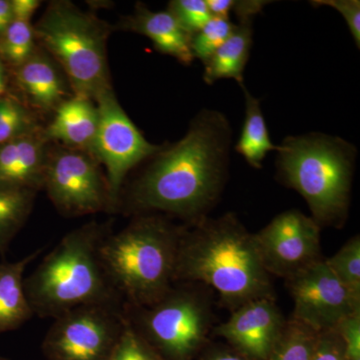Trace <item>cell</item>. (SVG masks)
Instances as JSON below:
<instances>
[{"label": "cell", "instance_id": "cell-36", "mask_svg": "<svg viewBox=\"0 0 360 360\" xmlns=\"http://www.w3.org/2000/svg\"><path fill=\"white\" fill-rule=\"evenodd\" d=\"M212 360H243L240 357L231 354H219L213 357Z\"/></svg>", "mask_w": 360, "mask_h": 360}, {"label": "cell", "instance_id": "cell-1", "mask_svg": "<svg viewBox=\"0 0 360 360\" xmlns=\"http://www.w3.org/2000/svg\"><path fill=\"white\" fill-rule=\"evenodd\" d=\"M232 129L219 110L203 108L180 141L161 146L125 198L129 212L202 219L229 175Z\"/></svg>", "mask_w": 360, "mask_h": 360}, {"label": "cell", "instance_id": "cell-37", "mask_svg": "<svg viewBox=\"0 0 360 360\" xmlns=\"http://www.w3.org/2000/svg\"><path fill=\"white\" fill-rule=\"evenodd\" d=\"M0 360H7L6 359H4V357H0Z\"/></svg>", "mask_w": 360, "mask_h": 360}, {"label": "cell", "instance_id": "cell-12", "mask_svg": "<svg viewBox=\"0 0 360 360\" xmlns=\"http://www.w3.org/2000/svg\"><path fill=\"white\" fill-rule=\"evenodd\" d=\"M319 225L298 210L281 213L253 236L269 274L290 277L319 260Z\"/></svg>", "mask_w": 360, "mask_h": 360}, {"label": "cell", "instance_id": "cell-29", "mask_svg": "<svg viewBox=\"0 0 360 360\" xmlns=\"http://www.w3.org/2000/svg\"><path fill=\"white\" fill-rule=\"evenodd\" d=\"M315 7L329 6L342 15L348 30L354 37L357 49L360 47V1L359 0H314L310 1Z\"/></svg>", "mask_w": 360, "mask_h": 360}, {"label": "cell", "instance_id": "cell-3", "mask_svg": "<svg viewBox=\"0 0 360 360\" xmlns=\"http://www.w3.org/2000/svg\"><path fill=\"white\" fill-rule=\"evenodd\" d=\"M110 232L108 224L92 221L63 236L25 279L33 314L56 319L87 305H124L101 262V243Z\"/></svg>", "mask_w": 360, "mask_h": 360}, {"label": "cell", "instance_id": "cell-15", "mask_svg": "<svg viewBox=\"0 0 360 360\" xmlns=\"http://www.w3.org/2000/svg\"><path fill=\"white\" fill-rule=\"evenodd\" d=\"M49 149L44 127L0 144V184L42 189Z\"/></svg>", "mask_w": 360, "mask_h": 360}, {"label": "cell", "instance_id": "cell-17", "mask_svg": "<svg viewBox=\"0 0 360 360\" xmlns=\"http://www.w3.org/2000/svg\"><path fill=\"white\" fill-rule=\"evenodd\" d=\"M97 127L98 110L94 101L73 94L54 111L51 123L44 127V134L49 142L92 155Z\"/></svg>", "mask_w": 360, "mask_h": 360}, {"label": "cell", "instance_id": "cell-31", "mask_svg": "<svg viewBox=\"0 0 360 360\" xmlns=\"http://www.w3.org/2000/svg\"><path fill=\"white\" fill-rule=\"evenodd\" d=\"M341 341L333 329L326 331L316 341L311 360H343L345 343Z\"/></svg>", "mask_w": 360, "mask_h": 360}, {"label": "cell", "instance_id": "cell-14", "mask_svg": "<svg viewBox=\"0 0 360 360\" xmlns=\"http://www.w3.org/2000/svg\"><path fill=\"white\" fill-rule=\"evenodd\" d=\"M14 86L20 94V101L30 110L42 113H53L61 103L70 98L65 73L58 63L37 47L32 58L23 65L8 70Z\"/></svg>", "mask_w": 360, "mask_h": 360}, {"label": "cell", "instance_id": "cell-9", "mask_svg": "<svg viewBox=\"0 0 360 360\" xmlns=\"http://www.w3.org/2000/svg\"><path fill=\"white\" fill-rule=\"evenodd\" d=\"M98 127L92 155L105 167L113 212L120 202L123 182L130 170L149 160L161 146L150 143L116 98L112 87L96 98Z\"/></svg>", "mask_w": 360, "mask_h": 360}, {"label": "cell", "instance_id": "cell-19", "mask_svg": "<svg viewBox=\"0 0 360 360\" xmlns=\"http://www.w3.org/2000/svg\"><path fill=\"white\" fill-rule=\"evenodd\" d=\"M253 18H239L231 37L208 59L203 71V82L214 84L217 80L231 78L245 85L243 72L253 44Z\"/></svg>", "mask_w": 360, "mask_h": 360}, {"label": "cell", "instance_id": "cell-21", "mask_svg": "<svg viewBox=\"0 0 360 360\" xmlns=\"http://www.w3.org/2000/svg\"><path fill=\"white\" fill-rule=\"evenodd\" d=\"M37 191L0 184V255H6L13 238L25 226Z\"/></svg>", "mask_w": 360, "mask_h": 360}, {"label": "cell", "instance_id": "cell-24", "mask_svg": "<svg viewBox=\"0 0 360 360\" xmlns=\"http://www.w3.org/2000/svg\"><path fill=\"white\" fill-rule=\"evenodd\" d=\"M314 333L295 321L284 335L281 333L270 354L271 360H311L317 341L312 335Z\"/></svg>", "mask_w": 360, "mask_h": 360}, {"label": "cell", "instance_id": "cell-8", "mask_svg": "<svg viewBox=\"0 0 360 360\" xmlns=\"http://www.w3.org/2000/svg\"><path fill=\"white\" fill-rule=\"evenodd\" d=\"M101 165L87 151L49 146L42 189L65 217L113 212L108 180Z\"/></svg>", "mask_w": 360, "mask_h": 360}, {"label": "cell", "instance_id": "cell-34", "mask_svg": "<svg viewBox=\"0 0 360 360\" xmlns=\"http://www.w3.org/2000/svg\"><path fill=\"white\" fill-rule=\"evenodd\" d=\"M14 20L11 0H0V37Z\"/></svg>", "mask_w": 360, "mask_h": 360}, {"label": "cell", "instance_id": "cell-16", "mask_svg": "<svg viewBox=\"0 0 360 360\" xmlns=\"http://www.w3.org/2000/svg\"><path fill=\"white\" fill-rule=\"evenodd\" d=\"M122 30L148 37L160 53L172 56L184 65L193 61L191 51V37L168 11H153L141 2L135 6L134 13L123 18Z\"/></svg>", "mask_w": 360, "mask_h": 360}, {"label": "cell", "instance_id": "cell-5", "mask_svg": "<svg viewBox=\"0 0 360 360\" xmlns=\"http://www.w3.org/2000/svg\"><path fill=\"white\" fill-rule=\"evenodd\" d=\"M277 174L304 198L317 224L340 225L349 206L357 148L340 136L309 132L285 137L276 150Z\"/></svg>", "mask_w": 360, "mask_h": 360}, {"label": "cell", "instance_id": "cell-22", "mask_svg": "<svg viewBox=\"0 0 360 360\" xmlns=\"http://www.w3.org/2000/svg\"><path fill=\"white\" fill-rule=\"evenodd\" d=\"M37 39L32 21L16 20L0 37V59L7 70L18 68L37 51Z\"/></svg>", "mask_w": 360, "mask_h": 360}, {"label": "cell", "instance_id": "cell-28", "mask_svg": "<svg viewBox=\"0 0 360 360\" xmlns=\"http://www.w3.org/2000/svg\"><path fill=\"white\" fill-rule=\"evenodd\" d=\"M110 360H165L130 324L127 317L124 329Z\"/></svg>", "mask_w": 360, "mask_h": 360}, {"label": "cell", "instance_id": "cell-35", "mask_svg": "<svg viewBox=\"0 0 360 360\" xmlns=\"http://www.w3.org/2000/svg\"><path fill=\"white\" fill-rule=\"evenodd\" d=\"M9 73L6 65L0 59V99L9 94Z\"/></svg>", "mask_w": 360, "mask_h": 360}, {"label": "cell", "instance_id": "cell-25", "mask_svg": "<svg viewBox=\"0 0 360 360\" xmlns=\"http://www.w3.org/2000/svg\"><path fill=\"white\" fill-rule=\"evenodd\" d=\"M236 25L229 18H212L191 39L193 58L200 59L203 65L231 37Z\"/></svg>", "mask_w": 360, "mask_h": 360}, {"label": "cell", "instance_id": "cell-27", "mask_svg": "<svg viewBox=\"0 0 360 360\" xmlns=\"http://www.w3.org/2000/svg\"><path fill=\"white\" fill-rule=\"evenodd\" d=\"M167 11L191 37L212 18L206 0H172L168 4Z\"/></svg>", "mask_w": 360, "mask_h": 360}, {"label": "cell", "instance_id": "cell-6", "mask_svg": "<svg viewBox=\"0 0 360 360\" xmlns=\"http://www.w3.org/2000/svg\"><path fill=\"white\" fill-rule=\"evenodd\" d=\"M35 39L56 63L75 96L96 101L111 86L108 39L112 27L68 0L47 6L33 26Z\"/></svg>", "mask_w": 360, "mask_h": 360}, {"label": "cell", "instance_id": "cell-4", "mask_svg": "<svg viewBox=\"0 0 360 360\" xmlns=\"http://www.w3.org/2000/svg\"><path fill=\"white\" fill-rule=\"evenodd\" d=\"M180 234L162 217L141 214L104 238L101 262L125 307H150L172 290Z\"/></svg>", "mask_w": 360, "mask_h": 360}, {"label": "cell", "instance_id": "cell-20", "mask_svg": "<svg viewBox=\"0 0 360 360\" xmlns=\"http://www.w3.org/2000/svg\"><path fill=\"white\" fill-rule=\"evenodd\" d=\"M241 89L245 99V117L236 151L251 167L259 169L267 153L276 151L278 146L270 139L260 99L253 96L245 85Z\"/></svg>", "mask_w": 360, "mask_h": 360}, {"label": "cell", "instance_id": "cell-18", "mask_svg": "<svg viewBox=\"0 0 360 360\" xmlns=\"http://www.w3.org/2000/svg\"><path fill=\"white\" fill-rule=\"evenodd\" d=\"M44 250L15 262L0 264V335L15 330L33 316L25 288V271Z\"/></svg>", "mask_w": 360, "mask_h": 360}, {"label": "cell", "instance_id": "cell-30", "mask_svg": "<svg viewBox=\"0 0 360 360\" xmlns=\"http://www.w3.org/2000/svg\"><path fill=\"white\" fill-rule=\"evenodd\" d=\"M340 336L345 343V352L350 359L359 360L360 322L359 314L347 317L338 326Z\"/></svg>", "mask_w": 360, "mask_h": 360}, {"label": "cell", "instance_id": "cell-11", "mask_svg": "<svg viewBox=\"0 0 360 360\" xmlns=\"http://www.w3.org/2000/svg\"><path fill=\"white\" fill-rule=\"evenodd\" d=\"M288 278L295 321L315 333L335 329L359 314V293L341 283L326 262L316 260Z\"/></svg>", "mask_w": 360, "mask_h": 360}, {"label": "cell", "instance_id": "cell-7", "mask_svg": "<svg viewBox=\"0 0 360 360\" xmlns=\"http://www.w3.org/2000/svg\"><path fill=\"white\" fill-rule=\"evenodd\" d=\"M125 322L124 305L77 307L54 319L42 352L46 360H110Z\"/></svg>", "mask_w": 360, "mask_h": 360}, {"label": "cell", "instance_id": "cell-10", "mask_svg": "<svg viewBox=\"0 0 360 360\" xmlns=\"http://www.w3.org/2000/svg\"><path fill=\"white\" fill-rule=\"evenodd\" d=\"M141 314L127 315L135 330L155 352L172 360H186L202 342L207 328L202 305L186 291L170 290Z\"/></svg>", "mask_w": 360, "mask_h": 360}, {"label": "cell", "instance_id": "cell-23", "mask_svg": "<svg viewBox=\"0 0 360 360\" xmlns=\"http://www.w3.org/2000/svg\"><path fill=\"white\" fill-rule=\"evenodd\" d=\"M41 129L34 112L9 92L0 99V144Z\"/></svg>", "mask_w": 360, "mask_h": 360}, {"label": "cell", "instance_id": "cell-33", "mask_svg": "<svg viewBox=\"0 0 360 360\" xmlns=\"http://www.w3.org/2000/svg\"><path fill=\"white\" fill-rule=\"evenodd\" d=\"M212 18H229L234 0H206Z\"/></svg>", "mask_w": 360, "mask_h": 360}, {"label": "cell", "instance_id": "cell-32", "mask_svg": "<svg viewBox=\"0 0 360 360\" xmlns=\"http://www.w3.org/2000/svg\"><path fill=\"white\" fill-rule=\"evenodd\" d=\"M13 18L16 20L32 21V16L37 13L41 4L39 0H11Z\"/></svg>", "mask_w": 360, "mask_h": 360}, {"label": "cell", "instance_id": "cell-26", "mask_svg": "<svg viewBox=\"0 0 360 360\" xmlns=\"http://www.w3.org/2000/svg\"><path fill=\"white\" fill-rule=\"evenodd\" d=\"M329 269L350 290L360 291V240L355 236L333 257L326 260Z\"/></svg>", "mask_w": 360, "mask_h": 360}, {"label": "cell", "instance_id": "cell-2", "mask_svg": "<svg viewBox=\"0 0 360 360\" xmlns=\"http://www.w3.org/2000/svg\"><path fill=\"white\" fill-rule=\"evenodd\" d=\"M174 281H200L231 303L269 297V272L253 236L232 214L198 220L180 234Z\"/></svg>", "mask_w": 360, "mask_h": 360}, {"label": "cell", "instance_id": "cell-13", "mask_svg": "<svg viewBox=\"0 0 360 360\" xmlns=\"http://www.w3.org/2000/svg\"><path fill=\"white\" fill-rule=\"evenodd\" d=\"M278 311L269 297L241 305L229 321L219 326V333L258 359H266L281 335Z\"/></svg>", "mask_w": 360, "mask_h": 360}]
</instances>
